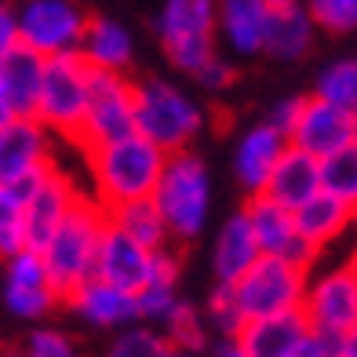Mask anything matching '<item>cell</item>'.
I'll return each mask as SVG.
<instances>
[{"mask_svg":"<svg viewBox=\"0 0 357 357\" xmlns=\"http://www.w3.org/2000/svg\"><path fill=\"white\" fill-rule=\"evenodd\" d=\"M208 128V109L193 99L186 88H178L168 77H142L135 80V113L132 132L153 142L160 153L193 150Z\"/></svg>","mask_w":357,"mask_h":357,"instance_id":"6da1fadb","label":"cell"},{"mask_svg":"<svg viewBox=\"0 0 357 357\" xmlns=\"http://www.w3.org/2000/svg\"><path fill=\"white\" fill-rule=\"evenodd\" d=\"M84 153H88V172H91V197L102 208L153 197V186L168 160V153H160L153 142H146L135 132L102 146H91Z\"/></svg>","mask_w":357,"mask_h":357,"instance_id":"7a4b0ae2","label":"cell"},{"mask_svg":"<svg viewBox=\"0 0 357 357\" xmlns=\"http://www.w3.org/2000/svg\"><path fill=\"white\" fill-rule=\"evenodd\" d=\"M153 204L168 226L172 245H193L204 237L212 219V172L197 150L172 153L165 160V172L153 186Z\"/></svg>","mask_w":357,"mask_h":357,"instance_id":"3957f363","label":"cell"},{"mask_svg":"<svg viewBox=\"0 0 357 357\" xmlns=\"http://www.w3.org/2000/svg\"><path fill=\"white\" fill-rule=\"evenodd\" d=\"M102 230H106V208L95 201L91 193L80 190V197L73 201L66 219L55 226V234L47 237V245L37 252L59 303L66 299L77 284H84L91 278L95 248H99Z\"/></svg>","mask_w":357,"mask_h":357,"instance_id":"277c9868","label":"cell"},{"mask_svg":"<svg viewBox=\"0 0 357 357\" xmlns=\"http://www.w3.org/2000/svg\"><path fill=\"white\" fill-rule=\"evenodd\" d=\"M88 77H91V70L84 66L80 55L44 59L33 121L52 139L59 135L73 146L80 142V124H84V106H88Z\"/></svg>","mask_w":357,"mask_h":357,"instance_id":"5b68a950","label":"cell"},{"mask_svg":"<svg viewBox=\"0 0 357 357\" xmlns=\"http://www.w3.org/2000/svg\"><path fill=\"white\" fill-rule=\"evenodd\" d=\"M157 40L172 66L193 77L208 59L219 55L215 0H165L157 11Z\"/></svg>","mask_w":357,"mask_h":357,"instance_id":"8992f818","label":"cell"},{"mask_svg":"<svg viewBox=\"0 0 357 357\" xmlns=\"http://www.w3.org/2000/svg\"><path fill=\"white\" fill-rule=\"evenodd\" d=\"M306 281H310L306 266H296L288 259H273V255H259L252 270L230 288L245 321H259V317L299 310L306 296Z\"/></svg>","mask_w":357,"mask_h":357,"instance_id":"52a82bcc","label":"cell"},{"mask_svg":"<svg viewBox=\"0 0 357 357\" xmlns=\"http://www.w3.org/2000/svg\"><path fill=\"white\" fill-rule=\"evenodd\" d=\"M303 317L310 335L321 343H339V339L357 335V270L354 263H339L324 273H310L303 296Z\"/></svg>","mask_w":357,"mask_h":357,"instance_id":"ba28073f","label":"cell"},{"mask_svg":"<svg viewBox=\"0 0 357 357\" xmlns=\"http://www.w3.org/2000/svg\"><path fill=\"white\" fill-rule=\"evenodd\" d=\"M19 44L40 59L77 55L88 26V11L77 0H22L15 8Z\"/></svg>","mask_w":357,"mask_h":357,"instance_id":"9c48e42d","label":"cell"},{"mask_svg":"<svg viewBox=\"0 0 357 357\" xmlns=\"http://www.w3.org/2000/svg\"><path fill=\"white\" fill-rule=\"evenodd\" d=\"M135 113V80L121 73H91L88 77V106L80 124V150L113 142L132 132Z\"/></svg>","mask_w":357,"mask_h":357,"instance_id":"30bf717a","label":"cell"},{"mask_svg":"<svg viewBox=\"0 0 357 357\" xmlns=\"http://www.w3.org/2000/svg\"><path fill=\"white\" fill-rule=\"evenodd\" d=\"M288 146L306 153V157H314V160H324L339 150H350V146H357V113L335 109V106L317 102L306 95L299 121L288 135Z\"/></svg>","mask_w":357,"mask_h":357,"instance_id":"8fae6325","label":"cell"},{"mask_svg":"<svg viewBox=\"0 0 357 357\" xmlns=\"http://www.w3.org/2000/svg\"><path fill=\"white\" fill-rule=\"evenodd\" d=\"M80 197V186L59 168V160L44 172L37 190L29 193V201L22 204V241L29 252H40L47 245V237L55 234V226L66 219L73 201Z\"/></svg>","mask_w":357,"mask_h":357,"instance_id":"7c38bea8","label":"cell"},{"mask_svg":"<svg viewBox=\"0 0 357 357\" xmlns=\"http://www.w3.org/2000/svg\"><path fill=\"white\" fill-rule=\"evenodd\" d=\"M241 212H245V219H248V230H252V237H255L259 255L288 259V263H296V266L314 270L317 255L299 241L296 219H291L288 208L273 204L270 197H263V193H259V197H248V204L241 208Z\"/></svg>","mask_w":357,"mask_h":357,"instance_id":"4fadbf2b","label":"cell"},{"mask_svg":"<svg viewBox=\"0 0 357 357\" xmlns=\"http://www.w3.org/2000/svg\"><path fill=\"white\" fill-rule=\"evenodd\" d=\"M4 303L22 321H44L59 306V296L37 252L22 248L4 259Z\"/></svg>","mask_w":357,"mask_h":357,"instance_id":"5bb4252c","label":"cell"},{"mask_svg":"<svg viewBox=\"0 0 357 357\" xmlns=\"http://www.w3.org/2000/svg\"><path fill=\"white\" fill-rule=\"evenodd\" d=\"M52 165H55L52 135L33 117H15L0 128V186H11Z\"/></svg>","mask_w":357,"mask_h":357,"instance_id":"9a60e30c","label":"cell"},{"mask_svg":"<svg viewBox=\"0 0 357 357\" xmlns=\"http://www.w3.org/2000/svg\"><path fill=\"white\" fill-rule=\"evenodd\" d=\"M270 0H215V44L237 59L263 55Z\"/></svg>","mask_w":357,"mask_h":357,"instance_id":"2e32d148","label":"cell"},{"mask_svg":"<svg viewBox=\"0 0 357 357\" xmlns=\"http://www.w3.org/2000/svg\"><path fill=\"white\" fill-rule=\"evenodd\" d=\"M150 255L153 252L139 248L135 241H128L121 230H113V226L106 222V230L99 237V248H95L91 278L124 291V296H135V291L146 284V278H150Z\"/></svg>","mask_w":357,"mask_h":357,"instance_id":"e0dca14e","label":"cell"},{"mask_svg":"<svg viewBox=\"0 0 357 357\" xmlns=\"http://www.w3.org/2000/svg\"><path fill=\"white\" fill-rule=\"evenodd\" d=\"M77 55L84 59L91 73H121L135 66V37L124 22L109 19V15H88L84 37H80Z\"/></svg>","mask_w":357,"mask_h":357,"instance_id":"ac0fdd59","label":"cell"},{"mask_svg":"<svg viewBox=\"0 0 357 357\" xmlns=\"http://www.w3.org/2000/svg\"><path fill=\"white\" fill-rule=\"evenodd\" d=\"M284 146L288 142L263 121L252 124L248 132L237 139V146H234V178L248 197H259V193H263L273 165H278V157L284 153Z\"/></svg>","mask_w":357,"mask_h":357,"instance_id":"d6986e66","label":"cell"},{"mask_svg":"<svg viewBox=\"0 0 357 357\" xmlns=\"http://www.w3.org/2000/svg\"><path fill=\"white\" fill-rule=\"evenodd\" d=\"M62 303H66L84 324H91V328H99V332H121V328H128V324H135L132 296H124V291L109 288V284L95 281V278L77 284Z\"/></svg>","mask_w":357,"mask_h":357,"instance_id":"ffe728a7","label":"cell"},{"mask_svg":"<svg viewBox=\"0 0 357 357\" xmlns=\"http://www.w3.org/2000/svg\"><path fill=\"white\" fill-rule=\"evenodd\" d=\"M317 193H321V165L314 157L284 146V153L278 157V165H273L266 186H263V197L288 208V212H296V208H303Z\"/></svg>","mask_w":357,"mask_h":357,"instance_id":"44dd1931","label":"cell"},{"mask_svg":"<svg viewBox=\"0 0 357 357\" xmlns=\"http://www.w3.org/2000/svg\"><path fill=\"white\" fill-rule=\"evenodd\" d=\"M317 29L310 22V15L299 0L288 4H270V19H266V37H263V55L278 59V62H299L310 55Z\"/></svg>","mask_w":357,"mask_h":357,"instance_id":"7402d4cb","label":"cell"},{"mask_svg":"<svg viewBox=\"0 0 357 357\" xmlns=\"http://www.w3.org/2000/svg\"><path fill=\"white\" fill-rule=\"evenodd\" d=\"M291 219H296V234L306 248H310L314 255H321L328 245H335L339 237H343L350 230L354 222V204H343L328 197V193H317V197H310L303 208H296L291 212Z\"/></svg>","mask_w":357,"mask_h":357,"instance_id":"603a6c76","label":"cell"},{"mask_svg":"<svg viewBox=\"0 0 357 357\" xmlns=\"http://www.w3.org/2000/svg\"><path fill=\"white\" fill-rule=\"evenodd\" d=\"M306 335H310V328H306L303 310H291L278 317L245 321V328L237 332V347L248 357H288Z\"/></svg>","mask_w":357,"mask_h":357,"instance_id":"cb8c5ba5","label":"cell"},{"mask_svg":"<svg viewBox=\"0 0 357 357\" xmlns=\"http://www.w3.org/2000/svg\"><path fill=\"white\" fill-rule=\"evenodd\" d=\"M259 259L255 248V237L248 230V219L245 212L226 215V222L219 226L215 234V245H212V273H215V284H237L245 273L252 270V263Z\"/></svg>","mask_w":357,"mask_h":357,"instance_id":"d4e9b609","label":"cell"},{"mask_svg":"<svg viewBox=\"0 0 357 357\" xmlns=\"http://www.w3.org/2000/svg\"><path fill=\"white\" fill-rule=\"evenodd\" d=\"M106 222L113 230H121L128 241H135L139 248L146 252H160V248H172V237H168V226L160 219L153 197H142V201H128L117 208H106Z\"/></svg>","mask_w":357,"mask_h":357,"instance_id":"484cf974","label":"cell"},{"mask_svg":"<svg viewBox=\"0 0 357 357\" xmlns=\"http://www.w3.org/2000/svg\"><path fill=\"white\" fill-rule=\"evenodd\" d=\"M40 77H44V59L33 55V52H26L22 44L0 62V88H4L15 117H33Z\"/></svg>","mask_w":357,"mask_h":357,"instance_id":"4316f807","label":"cell"},{"mask_svg":"<svg viewBox=\"0 0 357 357\" xmlns=\"http://www.w3.org/2000/svg\"><path fill=\"white\" fill-rule=\"evenodd\" d=\"M157 332L168 339V347L175 354H193V357H204L208 350H212V332H208V324H204V314H201V306L197 303H190L178 296L175 306L168 310V317L157 324Z\"/></svg>","mask_w":357,"mask_h":357,"instance_id":"83f0119b","label":"cell"},{"mask_svg":"<svg viewBox=\"0 0 357 357\" xmlns=\"http://www.w3.org/2000/svg\"><path fill=\"white\" fill-rule=\"evenodd\" d=\"M310 99L328 102L335 109L357 113V62L354 59H332L317 77H314V95Z\"/></svg>","mask_w":357,"mask_h":357,"instance_id":"f1b7e54d","label":"cell"},{"mask_svg":"<svg viewBox=\"0 0 357 357\" xmlns=\"http://www.w3.org/2000/svg\"><path fill=\"white\" fill-rule=\"evenodd\" d=\"M317 165H321V193H328L343 204H357V146L339 150L317 160Z\"/></svg>","mask_w":357,"mask_h":357,"instance_id":"f546056e","label":"cell"},{"mask_svg":"<svg viewBox=\"0 0 357 357\" xmlns=\"http://www.w3.org/2000/svg\"><path fill=\"white\" fill-rule=\"evenodd\" d=\"M102 357H175V350L150 324H128V328L113 332Z\"/></svg>","mask_w":357,"mask_h":357,"instance_id":"4dcf8cb0","label":"cell"},{"mask_svg":"<svg viewBox=\"0 0 357 357\" xmlns=\"http://www.w3.org/2000/svg\"><path fill=\"white\" fill-rule=\"evenodd\" d=\"M201 314H204V324L212 332V339H237V332L245 328V314H241L230 284H215L212 296L204 299Z\"/></svg>","mask_w":357,"mask_h":357,"instance_id":"1f68e13d","label":"cell"},{"mask_svg":"<svg viewBox=\"0 0 357 357\" xmlns=\"http://www.w3.org/2000/svg\"><path fill=\"white\" fill-rule=\"evenodd\" d=\"M310 15L314 29L332 37H347L357 26V0H299Z\"/></svg>","mask_w":357,"mask_h":357,"instance_id":"d6a6232c","label":"cell"},{"mask_svg":"<svg viewBox=\"0 0 357 357\" xmlns=\"http://www.w3.org/2000/svg\"><path fill=\"white\" fill-rule=\"evenodd\" d=\"M15 357H80V347L70 332L55 328V324H40L26 335L22 350Z\"/></svg>","mask_w":357,"mask_h":357,"instance_id":"836d02e7","label":"cell"},{"mask_svg":"<svg viewBox=\"0 0 357 357\" xmlns=\"http://www.w3.org/2000/svg\"><path fill=\"white\" fill-rule=\"evenodd\" d=\"M178 291L175 288H160V284H142L132 303H135V324H150V328H157L160 321L168 317V310L175 306Z\"/></svg>","mask_w":357,"mask_h":357,"instance_id":"e575fe53","label":"cell"},{"mask_svg":"<svg viewBox=\"0 0 357 357\" xmlns=\"http://www.w3.org/2000/svg\"><path fill=\"white\" fill-rule=\"evenodd\" d=\"M22 204L0 186V259H8L15 252H22Z\"/></svg>","mask_w":357,"mask_h":357,"instance_id":"d590c367","label":"cell"},{"mask_svg":"<svg viewBox=\"0 0 357 357\" xmlns=\"http://www.w3.org/2000/svg\"><path fill=\"white\" fill-rule=\"evenodd\" d=\"M190 80H193L201 91H208V95H222V91H230V88L237 84V66H234V59H226V55L219 52L215 59H208Z\"/></svg>","mask_w":357,"mask_h":357,"instance_id":"8d00e7d4","label":"cell"},{"mask_svg":"<svg viewBox=\"0 0 357 357\" xmlns=\"http://www.w3.org/2000/svg\"><path fill=\"white\" fill-rule=\"evenodd\" d=\"M178 281H183V255L175 248H160L150 255V278L146 284H160V288H175L178 291Z\"/></svg>","mask_w":357,"mask_h":357,"instance_id":"74e56055","label":"cell"},{"mask_svg":"<svg viewBox=\"0 0 357 357\" xmlns=\"http://www.w3.org/2000/svg\"><path fill=\"white\" fill-rule=\"evenodd\" d=\"M303 102H306V95H288V99H278V102L270 106V113H266V121H263V124H270L273 132H278V135L288 142L291 128H296V121H299Z\"/></svg>","mask_w":357,"mask_h":357,"instance_id":"f35d334b","label":"cell"},{"mask_svg":"<svg viewBox=\"0 0 357 357\" xmlns=\"http://www.w3.org/2000/svg\"><path fill=\"white\" fill-rule=\"evenodd\" d=\"M19 47V26H15V8L0 4V62Z\"/></svg>","mask_w":357,"mask_h":357,"instance_id":"ab89813d","label":"cell"},{"mask_svg":"<svg viewBox=\"0 0 357 357\" xmlns=\"http://www.w3.org/2000/svg\"><path fill=\"white\" fill-rule=\"evenodd\" d=\"M288 357H328V347H324L317 335H306L303 343H299L296 350H291Z\"/></svg>","mask_w":357,"mask_h":357,"instance_id":"60d3db41","label":"cell"},{"mask_svg":"<svg viewBox=\"0 0 357 357\" xmlns=\"http://www.w3.org/2000/svg\"><path fill=\"white\" fill-rule=\"evenodd\" d=\"M212 357H248L245 350L237 347V339H215L212 343V350H208Z\"/></svg>","mask_w":357,"mask_h":357,"instance_id":"b9f144b4","label":"cell"},{"mask_svg":"<svg viewBox=\"0 0 357 357\" xmlns=\"http://www.w3.org/2000/svg\"><path fill=\"white\" fill-rule=\"evenodd\" d=\"M328 347V357H357V335L339 339V343H324Z\"/></svg>","mask_w":357,"mask_h":357,"instance_id":"7bdbcfd3","label":"cell"},{"mask_svg":"<svg viewBox=\"0 0 357 357\" xmlns=\"http://www.w3.org/2000/svg\"><path fill=\"white\" fill-rule=\"evenodd\" d=\"M8 121H15V113H11V102H8V95H4V88H0V128H4Z\"/></svg>","mask_w":357,"mask_h":357,"instance_id":"ee69618b","label":"cell"},{"mask_svg":"<svg viewBox=\"0 0 357 357\" xmlns=\"http://www.w3.org/2000/svg\"><path fill=\"white\" fill-rule=\"evenodd\" d=\"M0 357H15V354H11V350H0Z\"/></svg>","mask_w":357,"mask_h":357,"instance_id":"f6af8a7d","label":"cell"},{"mask_svg":"<svg viewBox=\"0 0 357 357\" xmlns=\"http://www.w3.org/2000/svg\"><path fill=\"white\" fill-rule=\"evenodd\" d=\"M270 4H288V0H270Z\"/></svg>","mask_w":357,"mask_h":357,"instance_id":"bcb514c9","label":"cell"},{"mask_svg":"<svg viewBox=\"0 0 357 357\" xmlns=\"http://www.w3.org/2000/svg\"><path fill=\"white\" fill-rule=\"evenodd\" d=\"M175 357H193V354H175Z\"/></svg>","mask_w":357,"mask_h":357,"instance_id":"7dc6e473","label":"cell"}]
</instances>
